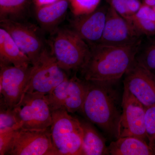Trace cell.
Returning a JSON list of instances; mask_svg holds the SVG:
<instances>
[{"instance_id": "6da1fadb", "label": "cell", "mask_w": 155, "mask_h": 155, "mask_svg": "<svg viewBox=\"0 0 155 155\" xmlns=\"http://www.w3.org/2000/svg\"><path fill=\"white\" fill-rule=\"evenodd\" d=\"M141 41L125 45L98 44L91 47L90 52L79 70L83 79L118 81L133 64Z\"/></svg>"}, {"instance_id": "7a4b0ae2", "label": "cell", "mask_w": 155, "mask_h": 155, "mask_svg": "<svg viewBox=\"0 0 155 155\" xmlns=\"http://www.w3.org/2000/svg\"><path fill=\"white\" fill-rule=\"evenodd\" d=\"M116 81H87L80 111L89 121L116 139L122 112V99L114 85Z\"/></svg>"}, {"instance_id": "3957f363", "label": "cell", "mask_w": 155, "mask_h": 155, "mask_svg": "<svg viewBox=\"0 0 155 155\" xmlns=\"http://www.w3.org/2000/svg\"><path fill=\"white\" fill-rule=\"evenodd\" d=\"M48 41L50 51L65 71L79 70L90 52L89 45L71 28H58Z\"/></svg>"}, {"instance_id": "277c9868", "label": "cell", "mask_w": 155, "mask_h": 155, "mask_svg": "<svg viewBox=\"0 0 155 155\" xmlns=\"http://www.w3.org/2000/svg\"><path fill=\"white\" fill-rule=\"evenodd\" d=\"M50 127L54 146L60 155H83L81 122L64 109L52 112Z\"/></svg>"}, {"instance_id": "5b68a950", "label": "cell", "mask_w": 155, "mask_h": 155, "mask_svg": "<svg viewBox=\"0 0 155 155\" xmlns=\"http://www.w3.org/2000/svg\"><path fill=\"white\" fill-rule=\"evenodd\" d=\"M32 66L25 92L48 94L68 77L61 69L50 51L46 48Z\"/></svg>"}, {"instance_id": "8992f818", "label": "cell", "mask_w": 155, "mask_h": 155, "mask_svg": "<svg viewBox=\"0 0 155 155\" xmlns=\"http://www.w3.org/2000/svg\"><path fill=\"white\" fill-rule=\"evenodd\" d=\"M6 155H60L53 143L50 127L14 131Z\"/></svg>"}, {"instance_id": "52a82bcc", "label": "cell", "mask_w": 155, "mask_h": 155, "mask_svg": "<svg viewBox=\"0 0 155 155\" xmlns=\"http://www.w3.org/2000/svg\"><path fill=\"white\" fill-rule=\"evenodd\" d=\"M13 109L23 128L45 129L51 125L52 111L45 94L25 92Z\"/></svg>"}, {"instance_id": "ba28073f", "label": "cell", "mask_w": 155, "mask_h": 155, "mask_svg": "<svg viewBox=\"0 0 155 155\" xmlns=\"http://www.w3.org/2000/svg\"><path fill=\"white\" fill-rule=\"evenodd\" d=\"M87 81L76 75L69 77L48 94L45 95L53 111L64 109L69 113L80 112L86 95Z\"/></svg>"}, {"instance_id": "9c48e42d", "label": "cell", "mask_w": 155, "mask_h": 155, "mask_svg": "<svg viewBox=\"0 0 155 155\" xmlns=\"http://www.w3.org/2000/svg\"><path fill=\"white\" fill-rule=\"evenodd\" d=\"M122 108L117 138L134 137L148 143L145 127V107L125 86L122 96Z\"/></svg>"}, {"instance_id": "30bf717a", "label": "cell", "mask_w": 155, "mask_h": 155, "mask_svg": "<svg viewBox=\"0 0 155 155\" xmlns=\"http://www.w3.org/2000/svg\"><path fill=\"white\" fill-rule=\"evenodd\" d=\"M0 25L29 58L31 65L35 64L46 48L36 28L33 25L11 19H1Z\"/></svg>"}, {"instance_id": "8fae6325", "label": "cell", "mask_w": 155, "mask_h": 155, "mask_svg": "<svg viewBox=\"0 0 155 155\" xmlns=\"http://www.w3.org/2000/svg\"><path fill=\"white\" fill-rule=\"evenodd\" d=\"M31 68L0 65L1 102L8 107L13 109L22 98Z\"/></svg>"}, {"instance_id": "7c38bea8", "label": "cell", "mask_w": 155, "mask_h": 155, "mask_svg": "<svg viewBox=\"0 0 155 155\" xmlns=\"http://www.w3.org/2000/svg\"><path fill=\"white\" fill-rule=\"evenodd\" d=\"M143 37L127 19L109 6L102 37L99 44L125 45L141 41Z\"/></svg>"}, {"instance_id": "4fadbf2b", "label": "cell", "mask_w": 155, "mask_h": 155, "mask_svg": "<svg viewBox=\"0 0 155 155\" xmlns=\"http://www.w3.org/2000/svg\"><path fill=\"white\" fill-rule=\"evenodd\" d=\"M124 86L145 107L155 105V79L134 60L125 74Z\"/></svg>"}, {"instance_id": "5bb4252c", "label": "cell", "mask_w": 155, "mask_h": 155, "mask_svg": "<svg viewBox=\"0 0 155 155\" xmlns=\"http://www.w3.org/2000/svg\"><path fill=\"white\" fill-rule=\"evenodd\" d=\"M109 7L98 8L88 14L74 16L70 21L71 29L90 47L100 43L105 25Z\"/></svg>"}, {"instance_id": "9a60e30c", "label": "cell", "mask_w": 155, "mask_h": 155, "mask_svg": "<svg viewBox=\"0 0 155 155\" xmlns=\"http://www.w3.org/2000/svg\"><path fill=\"white\" fill-rule=\"evenodd\" d=\"M69 8V0H59L35 7V18L43 30L51 34L58 29Z\"/></svg>"}, {"instance_id": "2e32d148", "label": "cell", "mask_w": 155, "mask_h": 155, "mask_svg": "<svg viewBox=\"0 0 155 155\" xmlns=\"http://www.w3.org/2000/svg\"><path fill=\"white\" fill-rule=\"evenodd\" d=\"M0 65L17 67L31 65L29 58L22 52L7 31L0 28Z\"/></svg>"}, {"instance_id": "e0dca14e", "label": "cell", "mask_w": 155, "mask_h": 155, "mask_svg": "<svg viewBox=\"0 0 155 155\" xmlns=\"http://www.w3.org/2000/svg\"><path fill=\"white\" fill-rule=\"evenodd\" d=\"M109 155H154L155 148L144 140L134 137H125L116 139L108 147Z\"/></svg>"}, {"instance_id": "ac0fdd59", "label": "cell", "mask_w": 155, "mask_h": 155, "mask_svg": "<svg viewBox=\"0 0 155 155\" xmlns=\"http://www.w3.org/2000/svg\"><path fill=\"white\" fill-rule=\"evenodd\" d=\"M83 155H109L104 138L91 123L81 122Z\"/></svg>"}, {"instance_id": "d6986e66", "label": "cell", "mask_w": 155, "mask_h": 155, "mask_svg": "<svg viewBox=\"0 0 155 155\" xmlns=\"http://www.w3.org/2000/svg\"><path fill=\"white\" fill-rule=\"evenodd\" d=\"M129 21L142 36H155V12L152 7L142 4Z\"/></svg>"}, {"instance_id": "ffe728a7", "label": "cell", "mask_w": 155, "mask_h": 155, "mask_svg": "<svg viewBox=\"0 0 155 155\" xmlns=\"http://www.w3.org/2000/svg\"><path fill=\"white\" fill-rule=\"evenodd\" d=\"M0 103V139L11 140L14 131L22 127V125L14 109Z\"/></svg>"}, {"instance_id": "44dd1931", "label": "cell", "mask_w": 155, "mask_h": 155, "mask_svg": "<svg viewBox=\"0 0 155 155\" xmlns=\"http://www.w3.org/2000/svg\"><path fill=\"white\" fill-rule=\"evenodd\" d=\"M147 37L145 41L142 40L136 54L135 61L152 74L155 79V37Z\"/></svg>"}, {"instance_id": "7402d4cb", "label": "cell", "mask_w": 155, "mask_h": 155, "mask_svg": "<svg viewBox=\"0 0 155 155\" xmlns=\"http://www.w3.org/2000/svg\"><path fill=\"white\" fill-rule=\"evenodd\" d=\"M29 0H0V19L17 20L28 6Z\"/></svg>"}, {"instance_id": "603a6c76", "label": "cell", "mask_w": 155, "mask_h": 155, "mask_svg": "<svg viewBox=\"0 0 155 155\" xmlns=\"http://www.w3.org/2000/svg\"><path fill=\"white\" fill-rule=\"evenodd\" d=\"M109 6L129 21L142 5L139 0H106Z\"/></svg>"}, {"instance_id": "cb8c5ba5", "label": "cell", "mask_w": 155, "mask_h": 155, "mask_svg": "<svg viewBox=\"0 0 155 155\" xmlns=\"http://www.w3.org/2000/svg\"><path fill=\"white\" fill-rule=\"evenodd\" d=\"M101 0H69V8L74 16L88 14L98 8Z\"/></svg>"}, {"instance_id": "d4e9b609", "label": "cell", "mask_w": 155, "mask_h": 155, "mask_svg": "<svg viewBox=\"0 0 155 155\" xmlns=\"http://www.w3.org/2000/svg\"><path fill=\"white\" fill-rule=\"evenodd\" d=\"M144 123L149 144L155 148V105L145 107Z\"/></svg>"}, {"instance_id": "484cf974", "label": "cell", "mask_w": 155, "mask_h": 155, "mask_svg": "<svg viewBox=\"0 0 155 155\" xmlns=\"http://www.w3.org/2000/svg\"><path fill=\"white\" fill-rule=\"evenodd\" d=\"M35 7H40L57 2L59 0H31Z\"/></svg>"}, {"instance_id": "4316f807", "label": "cell", "mask_w": 155, "mask_h": 155, "mask_svg": "<svg viewBox=\"0 0 155 155\" xmlns=\"http://www.w3.org/2000/svg\"><path fill=\"white\" fill-rule=\"evenodd\" d=\"M153 9L154 11L155 12V6H154L153 7Z\"/></svg>"}]
</instances>
